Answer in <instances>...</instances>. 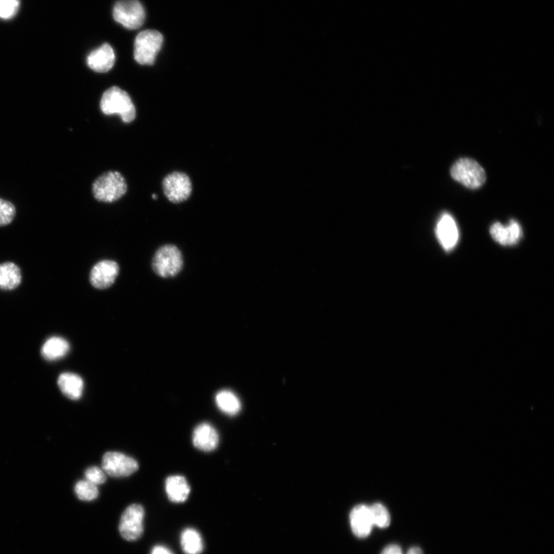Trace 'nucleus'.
<instances>
[{
  "mask_svg": "<svg viewBox=\"0 0 554 554\" xmlns=\"http://www.w3.org/2000/svg\"><path fill=\"white\" fill-rule=\"evenodd\" d=\"M371 512L374 525L379 528H386L391 524V515L381 504H375L371 506Z\"/></svg>",
  "mask_w": 554,
  "mask_h": 554,
  "instance_id": "obj_23",
  "label": "nucleus"
},
{
  "mask_svg": "<svg viewBox=\"0 0 554 554\" xmlns=\"http://www.w3.org/2000/svg\"><path fill=\"white\" fill-rule=\"evenodd\" d=\"M349 520L351 529L357 538H364L371 534L374 525L369 506L359 505L354 507Z\"/></svg>",
  "mask_w": 554,
  "mask_h": 554,
  "instance_id": "obj_13",
  "label": "nucleus"
},
{
  "mask_svg": "<svg viewBox=\"0 0 554 554\" xmlns=\"http://www.w3.org/2000/svg\"><path fill=\"white\" fill-rule=\"evenodd\" d=\"M180 543L182 549L186 554H200L203 550L202 539L195 530H185L181 534Z\"/></svg>",
  "mask_w": 554,
  "mask_h": 554,
  "instance_id": "obj_21",
  "label": "nucleus"
},
{
  "mask_svg": "<svg viewBox=\"0 0 554 554\" xmlns=\"http://www.w3.org/2000/svg\"><path fill=\"white\" fill-rule=\"evenodd\" d=\"M126 191L125 178L116 171H109L101 175L92 184V194L99 202H116L123 197Z\"/></svg>",
  "mask_w": 554,
  "mask_h": 554,
  "instance_id": "obj_2",
  "label": "nucleus"
},
{
  "mask_svg": "<svg viewBox=\"0 0 554 554\" xmlns=\"http://www.w3.org/2000/svg\"><path fill=\"white\" fill-rule=\"evenodd\" d=\"M100 109L106 115L119 114L126 124L133 122L136 115L131 97L126 91L117 87H111L104 92L101 98Z\"/></svg>",
  "mask_w": 554,
  "mask_h": 554,
  "instance_id": "obj_1",
  "label": "nucleus"
},
{
  "mask_svg": "<svg viewBox=\"0 0 554 554\" xmlns=\"http://www.w3.org/2000/svg\"><path fill=\"white\" fill-rule=\"evenodd\" d=\"M489 234L494 241L504 246H514L518 244L523 237L521 225L514 219L511 220L507 226L497 222L489 229Z\"/></svg>",
  "mask_w": 554,
  "mask_h": 554,
  "instance_id": "obj_12",
  "label": "nucleus"
},
{
  "mask_svg": "<svg viewBox=\"0 0 554 554\" xmlns=\"http://www.w3.org/2000/svg\"><path fill=\"white\" fill-rule=\"evenodd\" d=\"M152 197H153V200H156L157 199V196L156 195V194H153Z\"/></svg>",
  "mask_w": 554,
  "mask_h": 554,
  "instance_id": "obj_30",
  "label": "nucleus"
},
{
  "mask_svg": "<svg viewBox=\"0 0 554 554\" xmlns=\"http://www.w3.org/2000/svg\"><path fill=\"white\" fill-rule=\"evenodd\" d=\"M70 351L68 342L59 337H53L45 342L41 354L44 359L53 362L66 356Z\"/></svg>",
  "mask_w": 554,
  "mask_h": 554,
  "instance_id": "obj_19",
  "label": "nucleus"
},
{
  "mask_svg": "<svg viewBox=\"0 0 554 554\" xmlns=\"http://www.w3.org/2000/svg\"><path fill=\"white\" fill-rule=\"evenodd\" d=\"M219 441L218 432L210 423H200L193 430V445L200 450L205 452L214 450L219 445Z\"/></svg>",
  "mask_w": 554,
  "mask_h": 554,
  "instance_id": "obj_15",
  "label": "nucleus"
},
{
  "mask_svg": "<svg viewBox=\"0 0 554 554\" xmlns=\"http://www.w3.org/2000/svg\"><path fill=\"white\" fill-rule=\"evenodd\" d=\"M119 272L117 263L105 260L97 263L90 272L89 281L94 288L98 290H105L112 286Z\"/></svg>",
  "mask_w": 554,
  "mask_h": 554,
  "instance_id": "obj_10",
  "label": "nucleus"
},
{
  "mask_svg": "<svg viewBox=\"0 0 554 554\" xmlns=\"http://www.w3.org/2000/svg\"><path fill=\"white\" fill-rule=\"evenodd\" d=\"M144 516L143 507L140 504H132L126 508L119 526L123 538L128 541H135L141 537Z\"/></svg>",
  "mask_w": 554,
  "mask_h": 554,
  "instance_id": "obj_7",
  "label": "nucleus"
},
{
  "mask_svg": "<svg viewBox=\"0 0 554 554\" xmlns=\"http://www.w3.org/2000/svg\"><path fill=\"white\" fill-rule=\"evenodd\" d=\"M163 43V35L156 31H145L136 36L134 59L141 65L152 66Z\"/></svg>",
  "mask_w": 554,
  "mask_h": 554,
  "instance_id": "obj_4",
  "label": "nucleus"
},
{
  "mask_svg": "<svg viewBox=\"0 0 554 554\" xmlns=\"http://www.w3.org/2000/svg\"><path fill=\"white\" fill-rule=\"evenodd\" d=\"M16 212V207L11 202L0 198V227L11 224Z\"/></svg>",
  "mask_w": 554,
  "mask_h": 554,
  "instance_id": "obj_24",
  "label": "nucleus"
},
{
  "mask_svg": "<svg viewBox=\"0 0 554 554\" xmlns=\"http://www.w3.org/2000/svg\"><path fill=\"white\" fill-rule=\"evenodd\" d=\"M151 554H173L171 550L163 546L155 547Z\"/></svg>",
  "mask_w": 554,
  "mask_h": 554,
  "instance_id": "obj_28",
  "label": "nucleus"
},
{
  "mask_svg": "<svg viewBox=\"0 0 554 554\" xmlns=\"http://www.w3.org/2000/svg\"><path fill=\"white\" fill-rule=\"evenodd\" d=\"M436 235L441 246L446 251H451L459 240V230L454 217L447 212L443 214L438 222Z\"/></svg>",
  "mask_w": 554,
  "mask_h": 554,
  "instance_id": "obj_11",
  "label": "nucleus"
},
{
  "mask_svg": "<svg viewBox=\"0 0 554 554\" xmlns=\"http://www.w3.org/2000/svg\"><path fill=\"white\" fill-rule=\"evenodd\" d=\"M183 266V255L175 246H163L154 255L153 269L157 275L163 278L177 276L181 271Z\"/></svg>",
  "mask_w": 554,
  "mask_h": 554,
  "instance_id": "obj_5",
  "label": "nucleus"
},
{
  "mask_svg": "<svg viewBox=\"0 0 554 554\" xmlns=\"http://www.w3.org/2000/svg\"><path fill=\"white\" fill-rule=\"evenodd\" d=\"M115 21L126 29H138L145 21V11L138 0H122L114 8Z\"/></svg>",
  "mask_w": 554,
  "mask_h": 554,
  "instance_id": "obj_6",
  "label": "nucleus"
},
{
  "mask_svg": "<svg viewBox=\"0 0 554 554\" xmlns=\"http://www.w3.org/2000/svg\"><path fill=\"white\" fill-rule=\"evenodd\" d=\"M85 477L88 482L97 486L104 484L107 480V474L104 470L97 467L88 468L86 470Z\"/></svg>",
  "mask_w": 554,
  "mask_h": 554,
  "instance_id": "obj_26",
  "label": "nucleus"
},
{
  "mask_svg": "<svg viewBox=\"0 0 554 554\" xmlns=\"http://www.w3.org/2000/svg\"><path fill=\"white\" fill-rule=\"evenodd\" d=\"M75 493L80 500L91 501L97 498L99 489L97 485L90 483L88 480H80L75 486Z\"/></svg>",
  "mask_w": 554,
  "mask_h": 554,
  "instance_id": "obj_22",
  "label": "nucleus"
},
{
  "mask_svg": "<svg viewBox=\"0 0 554 554\" xmlns=\"http://www.w3.org/2000/svg\"><path fill=\"white\" fill-rule=\"evenodd\" d=\"M58 383L61 392L73 401L79 400L85 389L82 379L75 374H62L58 378Z\"/></svg>",
  "mask_w": 554,
  "mask_h": 554,
  "instance_id": "obj_17",
  "label": "nucleus"
},
{
  "mask_svg": "<svg viewBox=\"0 0 554 554\" xmlns=\"http://www.w3.org/2000/svg\"><path fill=\"white\" fill-rule=\"evenodd\" d=\"M88 67L96 72L105 73L114 66L115 53L111 45L105 43L99 48L92 51L87 58Z\"/></svg>",
  "mask_w": 554,
  "mask_h": 554,
  "instance_id": "obj_14",
  "label": "nucleus"
},
{
  "mask_svg": "<svg viewBox=\"0 0 554 554\" xmlns=\"http://www.w3.org/2000/svg\"><path fill=\"white\" fill-rule=\"evenodd\" d=\"M381 554H403L401 548L397 545H389L384 549Z\"/></svg>",
  "mask_w": 554,
  "mask_h": 554,
  "instance_id": "obj_27",
  "label": "nucleus"
},
{
  "mask_svg": "<svg viewBox=\"0 0 554 554\" xmlns=\"http://www.w3.org/2000/svg\"><path fill=\"white\" fill-rule=\"evenodd\" d=\"M406 554H423L420 548L414 547L411 548Z\"/></svg>",
  "mask_w": 554,
  "mask_h": 554,
  "instance_id": "obj_29",
  "label": "nucleus"
},
{
  "mask_svg": "<svg viewBox=\"0 0 554 554\" xmlns=\"http://www.w3.org/2000/svg\"><path fill=\"white\" fill-rule=\"evenodd\" d=\"M452 179L471 190L483 186L487 180L484 169L476 161L461 158L457 161L450 169Z\"/></svg>",
  "mask_w": 554,
  "mask_h": 554,
  "instance_id": "obj_3",
  "label": "nucleus"
},
{
  "mask_svg": "<svg viewBox=\"0 0 554 554\" xmlns=\"http://www.w3.org/2000/svg\"><path fill=\"white\" fill-rule=\"evenodd\" d=\"M163 189L166 198L172 202L180 203L191 196L192 183L187 174L175 172L165 178Z\"/></svg>",
  "mask_w": 554,
  "mask_h": 554,
  "instance_id": "obj_9",
  "label": "nucleus"
},
{
  "mask_svg": "<svg viewBox=\"0 0 554 554\" xmlns=\"http://www.w3.org/2000/svg\"><path fill=\"white\" fill-rule=\"evenodd\" d=\"M20 5L21 0H0V18L9 20L14 17Z\"/></svg>",
  "mask_w": 554,
  "mask_h": 554,
  "instance_id": "obj_25",
  "label": "nucleus"
},
{
  "mask_svg": "<svg viewBox=\"0 0 554 554\" xmlns=\"http://www.w3.org/2000/svg\"><path fill=\"white\" fill-rule=\"evenodd\" d=\"M215 400L217 408L227 415L234 416L241 409V403L232 391H220L217 393Z\"/></svg>",
  "mask_w": 554,
  "mask_h": 554,
  "instance_id": "obj_20",
  "label": "nucleus"
},
{
  "mask_svg": "<svg viewBox=\"0 0 554 554\" xmlns=\"http://www.w3.org/2000/svg\"><path fill=\"white\" fill-rule=\"evenodd\" d=\"M106 474L113 477H126L132 475L138 469L137 461L119 452H107L102 461Z\"/></svg>",
  "mask_w": 554,
  "mask_h": 554,
  "instance_id": "obj_8",
  "label": "nucleus"
},
{
  "mask_svg": "<svg viewBox=\"0 0 554 554\" xmlns=\"http://www.w3.org/2000/svg\"><path fill=\"white\" fill-rule=\"evenodd\" d=\"M21 281V269L15 264L6 262L0 264V289L15 290L20 286Z\"/></svg>",
  "mask_w": 554,
  "mask_h": 554,
  "instance_id": "obj_18",
  "label": "nucleus"
},
{
  "mask_svg": "<svg viewBox=\"0 0 554 554\" xmlns=\"http://www.w3.org/2000/svg\"><path fill=\"white\" fill-rule=\"evenodd\" d=\"M165 489L169 500L175 504L184 503L190 494V487L187 479L180 475L170 476L166 479Z\"/></svg>",
  "mask_w": 554,
  "mask_h": 554,
  "instance_id": "obj_16",
  "label": "nucleus"
}]
</instances>
